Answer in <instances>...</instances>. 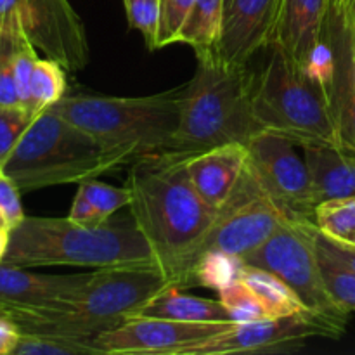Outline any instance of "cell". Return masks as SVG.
<instances>
[{
	"label": "cell",
	"mask_w": 355,
	"mask_h": 355,
	"mask_svg": "<svg viewBox=\"0 0 355 355\" xmlns=\"http://www.w3.org/2000/svg\"><path fill=\"white\" fill-rule=\"evenodd\" d=\"M224 0H194L177 44H187L196 54L215 52L222 31Z\"/></svg>",
	"instance_id": "cell-21"
},
{
	"label": "cell",
	"mask_w": 355,
	"mask_h": 355,
	"mask_svg": "<svg viewBox=\"0 0 355 355\" xmlns=\"http://www.w3.org/2000/svg\"><path fill=\"white\" fill-rule=\"evenodd\" d=\"M196 58V73L184 85L172 151L189 156L229 142L246 144L263 130L253 114L248 66H227L214 52Z\"/></svg>",
	"instance_id": "cell-4"
},
{
	"label": "cell",
	"mask_w": 355,
	"mask_h": 355,
	"mask_svg": "<svg viewBox=\"0 0 355 355\" xmlns=\"http://www.w3.org/2000/svg\"><path fill=\"white\" fill-rule=\"evenodd\" d=\"M284 214L270 200L246 163L231 196L220 205L215 220L200 245L194 263L201 253L224 252L245 259L259 248L284 220ZM194 267V266H193Z\"/></svg>",
	"instance_id": "cell-9"
},
{
	"label": "cell",
	"mask_w": 355,
	"mask_h": 355,
	"mask_svg": "<svg viewBox=\"0 0 355 355\" xmlns=\"http://www.w3.org/2000/svg\"><path fill=\"white\" fill-rule=\"evenodd\" d=\"M319 241H321L329 252L335 253L342 262H345L347 266H350L355 270V246L335 241V239H329L328 236H324L322 232H319Z\"/></svg>",
	"instance_id": "cell-37"
},
{
	"label": "cell",
	"mask_w": 355,
	"mask_h": 355,
	"mask_svg": "<svg viewBox=\"0 0 355 355\" xmlns=\"http://www.w3.org/2000/svg\"><path fill=\"white\" fill-rule=\"evenodd\" d=\"M318 259L326 288L336 304L347 312H355V270L329 252L321 241L318 232Z\"/></svg>",
	"instance_id": "cell-26"
},
{
	"label": "cell",
	"mask_w": 355,
	"mask_h": 355,
	"mask_svg": "<svg viewBox=\"0 0 355 355\" xmlns=\"http://www.w3.org/2000/svg\"><path fill=\"white\" fill-rule=\"evenodd\" d=\"M0 172H2V165H0Z\"/></svg>",
	"instance_id": "cell-42"
},
{
	"label": "cell",
	"mask_w": 355,
	"mask_h": 355,
	"mask_svg": "<svg viewBox=\"0 0 355 355\" xmlns=\"http://www.w3.org/2000/svg\"><path fill=\"white\" fill-rule=\"evenodd\" d=\"M92 272L54 276L28 272L26 267L0 263V305L3 309H38L55 304L80 290Z\"/></svg>",
	"instance_id": "cell-15"
},
{
	"label": "cell",
	"mask_w": 355,
	"mask_h": 355,
	"mask_svg": "<svg viewBox=\"0 0 355 355\" xmlns=\"http://www.w3.org/2000/svg\"><path fill=\"white\" fill-rule=\"evenodd\" d=\"M194 0H159V28L156 49L177 44L180 30L193 9Z\"/></svg>",
	"instance_id": "cell-32"
},
{
	"label": "cell",
	"mask_w": 355,
	"mask_h": 355,
	"mask_svg": "<svg viewBox=\"0 0 355 355\" xmlns=\"http://www.w3.org/2000/svg\"><path fill=\"white\" fill-rule=\"evenodd\" d=\"M128 24L144 37L149 51L156 49L159 28V0H123Z\"/></svg>",
	"instance_id": "cell-31"
},
{
	"label": "cell",
	"mask_w": 355,
	"mask_h": 355,
	"mask_svg": "<svg viewBox=\"0 0 355 355\" xmlns=\"http://www.w3.org/2000/svg\"><path fill=\"white\" fill-rule=\"evenodd\" d=\"M173 286L158 263H130L96 269L71 297L38 309H6L23 335H58L94 342L139 314L155 295Z\"/></svg>",
	"instance_id": "cell-2"
},
{
	"label": "cell",
	"mask_w": 355,
	"mask_h": 355,
	"mask_svg": "<svg viewBox=\"0 0 355 355\" xmlns=\"http://www.w3.org/2000/svg\"><path fill=\"white\" fill-rule=\"evenodd\" d=\"M69 218L76 224H82V225H101L104 222L99 220L97 217V211L96 208L92 207V203L89 201L87 194L83 193L82 187L78 186V191H76L75 198H73V205H71V210H69Z\"/></svg>",
	"instance_id": "cell-35"
},
{
	"label": "cell",
	"mask_w": 355,
	"mask_h": 355,
	"mask_svg": "<svg viewBox=\"0 0 355 355\" xmlns=\"http://www.w3.org/2000/svg\"><path fill=\"white\" fill-rule=\"evenodd\" d=\"M302 148L315 205L355 196L354 149L328 142H307Z\"/></svg>",
	"instance_id": "cell-18"
},
{
	"label": "cell",
	"mask_w": 355,
	"mask_h": 355,
	"mask_svg": "<svg viewBox=\"0 0 355 355\" xmlns=\"http://www.w3.org/2000/svg\"><path fill=\"white\" fill-rule=\"evenodd\" d=\"M252 83L253 114L263 130L307 142L342 144L335 111L324 90L309 82L277 44ZM343 146V144H342Z\"/></svg>",
	"instance_id": "cell-7"
},
{
	"label": "cell",
	"mask_w": 355,
	"mask_h": 355,
	"mask_svg": "<svg viewBox=\"0 0 355 355\" xmlns=\"http://www.w3.org/2000/svg\"><path fill=\"white\" fill-rule=\"evenodd\" d=\"M241 279L257 295L270 319L290 318V315H314L297 293L276 274L260 267L245 263ZM315 318V315H314ZM319 319V318H318ZM321 321V319H319Z\"/></svg>",
	"instance_id": "cell-20"
},
{
	"label": "cell",
	"mask_w": 355,
	"mask_h": 355,
	"mask_svg": "<svg viewBox=\"0 0 355 355\" xmlns=\"http://www.w3.org/2000/svg\"><path fill=\"white\" fill-rule=\"evenodd\" d=\"M128 162L134 159L127 151L107 148L49 107L33 118L2 165V172L14 180L21 193H31L62 184H80Z\"/></svg>",
	"instance_id": "cell-5"
},
{
	"label": "cell",
	"mask_w": 355,
	"mask_h": 355,
	"mask_svg": "<svg viewBox=\"0 0 355 355\" xmlns=\"http://www.w3.org/2000/svg\"><path fill=\"white\" fill-rule=\"evenodd\" d=\"M243 269H245V262L239 257L210 250V252L201 253L200 259L196 260L191 270L189 284H198V286L215 290L218 293L229 284L241 279Z\"/></svg>",
	"instance_id": "cell-23"
},
{
	"label": "cell",
	"mask_w": 355,
	"mask_h": 355,
	"mask_svg": "<svg viewBox=\"0 0 355 355\" xmlns=\"http://www.w3.org/2000/svg\"><path fill=\"white\" fill-rule=\"evenodd\" d=\"M33 118L23 106H0V165L9 158Z\"/></svg>",
	"instance_id": "cell-30"
},
{
	"label": "cell",
	"mask_w": 355,
	"mask_h": 355,
	"mask_svg": "<svg viewBox=\"0 0 355 355\" xmlns=\"http://www.w3.org/2000/svg\"><path fill=\"white\" fill-rule=\"evenodd\" d=\"M9 236H10V229H7L6 225H0V262H2L3 255H6V252H7Z\"/></svg>",
	"instance_id": "cell-38"
},
{
	"label": "cell",
	"mask_w": 355,
	"mask_h": 355,
	"mask_svg": "<svg viewBox=\"0 0 355 355\" xmlns=\"http://www.w3.org/2000/svg\"><path fill=\"white\" fill-rule=\"evenodd\" d=\"M19 187L3 172H0V220L12 231L26 215L21 203Z\"/></svg>",
	"instance_id": "cell-34"
},
{
	"label": "cell",
	"mask_w": 355,
	"mask_h": 355,
	"mask_svg": "<svg viewBox=\"0 0 355 355\" xmlns=\"http://www.w3.org/2000/svg\"><path fill=\"white\" fill-rule=\"evenodd\" d=\"M182 288L168 286L151 298L135 315L172 319L184 322H222L231 321L227 311L218 300L193 297L182 293Z\"/></svg>",
	"instance_id": "cell-19"
},
{
	"label": "cell",
	"mask_w": 355,
	"mask_h": 355,
	"mask_svg": "<svg viewBox=\"0 0 355 355\" xmlns=\"http://www.w3.org/2000/svg\"><path fill=\"white\" fill-rule=\"evenodd\" d=\"M187 155L158 153L135 159L127 177L128 208L173 286L189 288L200 245L215 220L187 172Z\"/></svg>",
	"instance_id": "cell-1"
},
{
	"label": "cell",
	"mask_w": 355,
	"mask_h": 355,
	"mask_svg": "<svg viewBox=\"0 0 355 355\" xmlns=\"http://www.w3.org/2000/svg\"><path fill=\"white\" fill-rule=\"evenodd\" d=\"M248 163V148L243 142L215 146L187 156V172L200 196L218 210L231 196Z\"/></svg>",
	"instance_id": "cell-16"
},
{
	"label": "cell",
	"mask_w": 355,
	"mask_h": 355,
	"mask_svg": "<svg viewBox=\"0 0 355 355\" xmlns=\"http://www.w3.org/2000/svg\"><path fill=\"white\" fill-rule=\"evenodd\" d=\"M314 224L329 239L355 246V196L319 203L314 211Z\"/></svg>",
	"instance_id": "cell-25"
},
{
	"label": "cell",
	"mask_w": 355,
	"mask_h": 355,
	"mask_svg": "<svg viewBox=\"0 0 355 355\" xmlns=\"http://www.w3.org/2000/svg\"><path fill=\"white\" fill-rule=\"evenodd\" d=\"M184 85L141 97L97 94H66L51 106L106 144L121 149L132 159L172 151L180 120Z\"/></svg>",
	"instance_id": "cell-6"
},
{
	"label": "cell",
	"mask_w": 355,
	"mask_h": 355,
	"mask_svg": "<svg viewBox=\"0 0 355 355\" xmlns=\"http://www.w3.org/2000/svg\"><path fill=\"white\" fill-rule=\"evenodd\" d=\"M345 3H347V9H349L350 19H352V24L355 28V0H345Z\"/></svg>",
	"instance_id": "cell-39"
},
{
	"label": "cell",
	"mask_w": 355,
	"mask_h": 355,
	"mask_svg": "<svg viewBox=\"0 0 355 355\" xmlns=\"http://www.w3.org/2000/svg\"><path fill=\"white\" fill-rule=\"evenodd\" d=\"M281 0H224L222 31L214 54L227 66L250 59L276 40Z\"/></svg>",
	"instance_id": "cell-14"
},
{
	"label": "cell",
	"mask_w": 355,
	"mask_h": 355,
	"mask_svg": "<svg viewBox=\"0 0 355 355\" xmlns=\"http://www.w3.org/2000/svg\"><path fill=\"white\" fill-rule=\"evenodd\" d=\"M314 222L284 218L267 241L243 259L248 266L276 274L338 336L345 333L350 312L340 307L322 279Z\"/></svg>",
	"instance_id": "cell-8"
},
{
	"label": "cell",
	"mask_w": 355,
	"mask_h": 355,
	"mask_svg": "<svg viewBox=\"0 0 355 355\" xmlns=\"http://www.w3.org/2000/svg\"><path fill=\"white\" fill-rule=\"evenodd\" d=\"M19 338L21 331L16 322L7 315H0V355H12Z\"/></svg>",
	"instance_id": "cell-36"
},
{
	"label": "cell",
	"mask_w": 355,
	"mask_h": 355,
	"mask_svg": "<svg viewBox=\"0 0 355 355\" xmlns=\"http://www.w3.org/2000/svg\"><path fill=\"white\" fill-rule=\"evenodd\" d=\"M158 263L151 245L134 222L82 225L69 217H24L10 231L0 263L16 267H92ZM159 266V263H158Z\"/></svg>",
	"instance_id": "cell-3"
},
{
	"label": "cell",
	"mask_w": 355,
	"mask_h": 355,
	"mask_svg": "<svg viewBox=\"0 0 355 355\" xmlns=\"http://www.w3.org/2000/svg\"><path fill=\"white\" fill-rule=\"evenodd\" d=\"M218 302L224 305V309L229 314V319L232 322L241 324V322H255L270 319L263 305L257 298V295L246 286L243 279L236 281V283L229 284L227 288L218 291Z\"/></svg>",
	"instance_id": "cell-28"
},
{
	"label": "cell",
	"mask_w": 355,
	"mask_h": 355,
	"mask_svg": "<svg viewBox=\"0 0 355 355\" xmlns=\"http://www.w3.org/2000/svg\"><path fill=\"white\" fill-rule=\"evenodd\" d=\"M232 324V321L184 322L130 315L116 328L99 333L94 345L99 355H175L184 347L210 338Z\"/></svg>",
	"instance_id": "cell-13"
},
{
	"label": "cell",
	"mask_w": 355,
	"mask_h": 355,
	"mask_svg": "<svg viewBox=\"0 0 355 355\" xmlns=\"http://www.w3.org/2000/svg\"><path fill=\"white\" fill-rule=\"evenodd\" d=\"M0 225H6V224H3V222H2V220H0ZM6 227H7V225H6ZM7 229H9V227H7Z\"/></svg>",
	"instance_id": "cell-41"
},
{
	"label": "cell",
	"mask_w": 355,
	"mask_h": 355,
	"mask_svg": "<svg viewBox=\"0 0 355 355\" xmlns=\"http://www.w3.org/2000/svg\"><path fill=\"white\" fill-rule=\"evenodd\" d=\"M314 336L340 338L326 322L314 315H290L255 322H234L229 329L180 349L175 355L283 354L304 347Z\"/></svg>",
	"instance_id": "cell-12"
},
{
	"label": "cell",
	"mask_w": 355,
	"mask_h": 355,
	"mask_svg": "<svg viewBox=\"0 0 355 355\" xmlns=\"http://www.w3.org/2000/svg\"><path fill=\"white\" fill-rule=\"evenodd\" d=\"M329 0H281L276 40L298 69L324 37Z\"/></svg>",
	"instance_id": "cell-17"
},
{
	"label": "cell",
	"mask_w": 355,
	"mask_h": 355,
	"mask_svg": "<svg viewBox=\"0 0 355 355\" xmlns=\"http://www.w3.org/2000/svg\"><path fill=\"white\" fill-rule=\"evenodd\" d=\"M12 355H99L94 342L58 335H23Z\"/></svg>",
	"instance_id": "cell-27"
},
{
	"label": "cell",
	"mask_w": 355,
	"mask_h": 355,
	"mask_svg": "<svg viewBox=\"0 0 355 355\" xmlns=\"http://www.w3.org/2000/svg\"><path fill=\"white\" fill-rule=\"evenodd\" d=\"M21 24L10 10L0 16V106H21L14 78V59Z\"/></svg>",
	"instance_id": "cell-24"
},
{
	"label": "cell",
	"mask_w": 355,
	"mask_h": 355,
	"mask_svg": "<svg viewBox=\"0 0 355 355\" xmlns=\"http://www.w3.org/2000/svg\"><path fill=\"white\" fill-rule=\"evenodd\" d=\"M0 315H7L6 309H3V307H2V305H0Z\"/></svg>",
	"instance_id": "cell-40"
},
{
	"label": "cell",
	"mask_w": 355,
	"mask_h": 355,
	"mask_svg": "<svg viewBox=\"0 0 355 355\" xmlns=\"http://www.w3.org/2000/svg\"><path fill=\"white\" fill-rule=\"evenodd\" d=\"M295 142L270 130H260L246 142L248 165L284 217L314 222L315 201L305 159Z\"/></svg>",
	"instance_id": "cell-10"
},
{
	"label": "cell",
	"mask_w": 355,
	"mask_h": 355,
	"mask_svg": "<svg viewBox=\"0 0 355 355\" xmlns=\"http://www.w3.org/2000/svg\"><path fill=\"white\" fill-rule=\"evenodd\" d=\"M66 71L68 69L54 59L38 58L30 85V113L33 116L54 106L66 96L68 92Z\"/></svg>",
	"instance_id": "cell-22"
},
{
	"label": "cell",
	"mask_w": 355,
	"mask_h": 355,
	"mask_svg": "<svg viewBox=\"0 0 355 355\" xmlns=\"http://www.w3.org/2000/svg\"><path fill=\"white\" fill-rule=\"evenodd\" d=\"M78 186L82 187L83 193L87 194L89 201L92 203V207L96 208L97 217H99L101 222H107L120 208L130 205L132 194L127 186H111V184L97 180V177L83 180Z\"/></svg>",
	"instance_id": "cell-29"
},
{
	"label": "cell",
	"mask_w": 355,
	"mask_h": 355,
	"mask_svg": "<svg viewBox=\"0 0 355 355\" xmlns=\"http://www.w3.org/2000/svg\"><path fill=\"white\" fill-rule=\"evenodd\" d=\"M12 10L28 40L68 71H80L90 58L82 19L69 0H0V16Z\"/></svg>",
	"instance_id": "cell-11"
},
{
	"label": "cell",
	"mask_w": 355,
	"mask_h": 355,
	"mask_svg": "<svg viewBox=\"0 0 355 355\" xmlns=\"http://www.w3.org/2000/svg\"><path fill=\"white\" fill-rule=\"evenodd\" d=\"M38 61L37 49L33 47L30 40L24 35L23 28H21L19 40H17V51L16 59H14V78H16V89L17 97H19L21 106L26 107L30 111V85H31V75H33V68Z\"/></svg>",
	"instance_id": "cell-33"
}]
</instances>
